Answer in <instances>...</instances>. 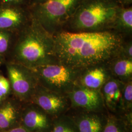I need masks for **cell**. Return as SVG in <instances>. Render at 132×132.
<instances>
[{
  "mask_svg": "<svg viewBox=\"0 0 132 132\" xmlns=\"http://www.w3.org/2000/svg\"><path fill=\"white\" fill-rule=\"evenodd\" d=\"M113 30L122 35L124 38H132V6L119 7L114 21Z\"/></svg>",
  "mask_w": 132,
  "mask_h": 132,
  "instance_id": "2e32d148",
  "label": "cell"
},
{
  "mask_svg": "<svg viewBox=\"0 0 132 132\" xmlns=\"http://www.w3.org/2000/svg\"><path fill=\"white\" fill-rule=\"evenodd\" d=\"M102 132H132V131L120 117L107 112V122Z\"/></svg>",
  "mask_w": 132,
  "mask_h": 132,
  "instance_id": "ac0fdd59",
  "label": "cell"
},
{
  "mask_svg": "<svg viewBox=\"0 0 132 132\" xmlns=\"http://www.w3.org/2000/svg\"><path fill=\"white\" fill-rule=\"evenodd\" d=\"M124 84L122 81L112 77L100 89L104 105L108 113L117 116L122 114V98Z\"/></svg>",
  "mask_w": 132,
  "mask_h": 132,
  "instance_id": "8fae6325",
  "label": "cell"
},
{
  "mask_svg": "<svg viewBox=\"0 0 132 132\" xmlns=\"http://www.w3.org/2000/svg\"><path fill=\"white\" fill-rule=\"evenodd\" d=\"M122 104L123 113L132 112V80L128 81L124 84L123 90Z\"/></svg>",
  "mask_w": 132,
  "mask_h": 132,
  "instance_id": "d6986e66",
  "label": "cell"
},
{
  "mask_svg": "<svg viewBox=\"0 0 132 132\" xmlns=\"http://www.w3.org/2000/svg\"><path fill=\"white\" fill-rule=\"evenodd\" d=\"M118 56L132 59V38L126 39L121 45Z\"/></svg>",
  "mask_w": 132,
  "mask_h": 132,
  "instance_id": "ffe728a7",
  "label": "cell"
},
{
  "mask_svg": "<svg viewBox=\"0 0 132 132\" xmlns=\"http://www.w3.org/2000/svg\"><path fill=\"white\" fill-rule=\"evenodd\" d=\"M5 3L8 4H15L17 3H20L23 2L24 0H3Z\"/></svg>",
  "mask_w": 132,
  "mask_h": 132,
  "instance_id": "d4e9b609",
  "label": "cell"
},
{
  "mask_svg": "<svg viewBox=\"0 0 132 132\" xmlns=\"http://www.w3.org/2000/svg\"><path fill=\"white\" fill-rule=\"evenodd\" d=\"M50 132H79L75 121L67 113L53 118Z\"/></svg>",
  "mask_w": 132,
  "mask_h": 132,
  "instance_id": "e0dca14e",
  "label": "cell"
},
{
  "mask_svg": "<svg viewBox=\"0 0 132 132\" xmlns=\"http://www.w3.org/2000/svg\"><path fill=\"white\" fill-rule=\"evenodd\" d=\"M107 62L81 69L77 85L92 90H100L102 86L112 77Z\"/></svg>",
  "mask_w": 132,
  "mask_h": 132,
  "instance_id": "30bf717a",
  "label": "cell"
},
{
  "mask_svg": "<svg viewBox=\"0 0 132 132\" xmlns=\"http://www.w3.org/2000/svg\"><path fill=\"white\" fill-rule=\"evenodd\" d=\"M10 34L7 31L0 30V54L6 52L10 46Z\"/></svg>",
  "mask_w": 132,
  "mask_h": 132,
  "instance_id": "44dd1931",
  "label": "cell"
},
{
  "mask_svg": "<svg viewBox=\"0 0 132 132\" xmlns=\"http://www.w3.org/2000/svg\"><path fill=\"white\" fill-rule=\"evenodd\" d=\"M7 71L16 98L24 104L30 103L39 85L33 71L16 62L9 64Z\"/></svg>",
  "mask_w": 132,
  "mask_h": 132,
  "instance_id": "8992f818",
  "label": "cell"
},
{
  "mask_svg": "<svg viewBox=\"0 0 132 132\" xmlns=\"http://www.w3.org/2000/svg\"><path fill=\"white\" fill-rule=\"evenodd\" d=\"M29 18L21 28L15 46V62L29 69L59 62L55 54L53 36L30 14Z\"/></svg>",
  "mask_w": 132,
  "mask_h": 132,
  "instance_id": "7a4b0ae2",
  "label": "cell"
},
{
  "mask_svg": "<svg viewBox=\"0 0 132 132\" xmlns=\"http://www.w3.org/2000/svg\"><path fill=\"white\" fill-rule=\"evenodd\" d=\"M53 37L58 61L78 69L106 63L118 56L126 39L114 30L76 33L62 31Z\"/></svg>",
  "mask_w": 132,
  "mask_h": 132,
  "instance_id": "6da1fadb",
  "label": "cell"
},
{
  "mask_svg": "<svg viewBox=\"0 0 132 132\" xmlns=\"http://www.w3.org/2000/svg\"><path fill=\"white\" fill-rule=\"evenodd\" d=\"M5 95L0 92V104L5 100Z\"/></svg>",
  "mask_w": 132,
  "mask_h": 132,
  "instance_id": "484cf974",
  "label": "cell"
},
{
  "mask_svg": "<svg viewBox=\"0 0 132 132\" xmlns=\"http://www.w3.org/2000/svg\"><path fill=\"white\" fill-rule=\"evenodd\" d=\"M2 132H30L27 129L24 127L23 126L19 125L15 127L12 128Z\"/></svg>",
  "mask_w": 132,
  "mask_h": 132,
  "instance_id": "603a6c76",
  "label": "cell"
},
{
  "mask_svg": "<svg viewBox=\"0 0 132 132\" xmlns=\"http://www.w3.org/2000/svg\"><path fill=\"white\" fill-rule=\"evenodd\" d=\"M10 81L4 76L0 75V92L6 97L10 93Z\"/></svg>",
  "mask_w": 132,
  "mask_h": 132,
  "instance_id": "7402d4cb",
  "label": "cell"
},
{
  "mask_svg": "<svg viewBox=\"0 0 132 132\" xmlns=\"http://www.w3.org/2000/svg\"><path fill=\"white\" fill-rule=\"evenodd\" d=\"M81 0H47L33 5L30 14L47 32L54 35L63 31Z\"/></svg>",
  "mask_w": 132,
  "mask_h": 132,
  "instance_id": "277c9868",
  "label": "cell"
},
{
  "mask_svg": "<svg viewBox=\"0 0 132 132\" xmlns=\"http://www.w3.org/2000/svg\"><path fill=\"white\" fill-rule=\"evenodd\" d=\"M70 115L79 132H102L107 122V112L75 110Z\"/></svg>",
  "mask_w": 132,
  "mask_h": 132,
  "instance_id": "7c38bea8",
  "label": "cell"
},
{
  "mask_svg": "<svg viewBox=\"0 0 132 132\" xmlns=\"http://www.w3.org/2000/svg\"><path fill=\"white\" fill-rule=\"evenodd\" d=\"M28 20L24 12L18 8H0V30L22 28Z\"/></svg>",
  "mask_w": 132,
  "mask_h": 132,
  "instance_id": "5bb4252c",
  "label": "cell"
},
{
  "mask_svg": "<svg viewBox=\"0 0 132 132\" xmlns=\"http://www.w3.org/2000/svg\"><path fill=\"white\" fill-rule=\"evenodd\" d=\"M53 118L33 103L24 104L20 125L30 132H50Z\"/></svg>",
  "mask_w": 132,
  "mask_h": 132,
  "instance_id": "9c48e42d",
  "label": "cell"
},
{
  "mask_svg": "<svg viewBox=\"0 0 132 132\" xmlns=\"http://www.w3.org/2000/svg\"><path fill=\"white\" fill-rule=\"evenodd\" d=\"M116 1L121 6L127 7L131 6L132 0H116Z\"/></svg>",
  "mask_w": 132,
  "mask_h": 132,
  "instance_id": "cb8c5ba5",
  "label": "cell"
},
{
  "mask_svg": "<svg viewBox=\"0 0 132 132\" xmlns=\"http://www.w3.org/2000/svg\"><path fill=\"white\" fill-rule=\"evenodd\" d=\"M107 64L113 77L124 83L132 80V59L115 57Z\"/></svg>",
  "mask_w": 132,
  "mask_h": 132,
  "instance_id": "9a60e30c",
  "label": "cell"
},
{
  "mask_svg": "<svg viewBox=\"0 0 132 132\" xmlns=\"http://www.w3.org/2000/svg\"><path fill=\"white\" fill-rule=\"evenodd\" d=\"M47 0H34V2H33V5L34 4H37L39 3H43L44 2H45Z\"/></svg>",
  "mask_w": 132,
  "mask_h": 132,
  "instance_id": "4316f807",
  "label": "cell"
},
{
  "mask_svg": "<svg viewBox=\"0 0 132 132\" xmlns=\"http://www.w3.org/2000/svg\"><path fill=\"white\" fill-rule=\"evenodd\" d=\"M38 84L47 90L67 95L77 85L81 69L60 62L48 64L33 69Z\"/></svg>",
  "mask_w": 132,
  "mask_h": 132,
  "instance_id": "5b68a950",
  "label": "cell"
},
{
  "mask_svg": "<svg viewBox=\"0 0 132 132\" xmlns=\"http://www.w3.org/2000/svg\"><path fill=\"white\" fill-rule=\"evenodd\" d=\"M30 102L37 105L53 118L67 113L71 109L70 101L67 95L47 90L39 85Z\"/></svg>",
  "mask_w": 132,
  "mask_h": 132,
  "instance_id": "52a82bcc",
  "label": "cell"
},
{
  "mask_svg": "<svg viewBox=\"0 0 132 132\" xmlns=\"http://www.w3.org/2000/svg\"><path fill=\"white\" fill-rule=\"evenodd\" d=\"M24 103L14 100H4L0 104V132L20 125Z\"/></svg>",
  "mask_w": 132,
  "mask_h": 132,
  "instance_id": "4fadbf2b",
  "label": "cell"
},
{
  "mask_svg": "<svg viewBox=\"0 0 132 132\" xmlns=\"http://www.w3.org/2000/svg\"><path fill=\"white\" fill-rule=\"evenodd\" d=\"M120 6L116 0H81L63 31L76 33L113 30Z\"/></svg>",
  "mask_w": 132,
  "mask_h": 132,
  "instance_id": "3957f363",
  "label": "cell"
},
{
  "mask_svg": "<svg viewBox=\"0 0 132 132\" xmlns=\"http://www.w3.org/2000/svg\"><path fill=\"white\" fill-rule=\"evenodd\" d=\"M67 96L70 101L71 109L107 112L100 90H92L76 85Z\"/></svg>",
  "mask_w": 132,
  "mask_h": 132,
  "instance_id": "ba28073f",
  "label": "cell"
}]
</instances>
